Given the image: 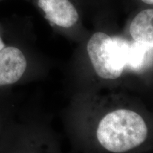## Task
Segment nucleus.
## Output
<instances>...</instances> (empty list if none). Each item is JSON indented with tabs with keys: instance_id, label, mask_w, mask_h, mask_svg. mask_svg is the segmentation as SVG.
Segmentation results:
<instances>
[{
	"instance_id": "obj_9",
	"label": "nucleus",
	"mask_w": 153,
	"mask_h": 153,
	"mask_svg": "<svg viewBox=\"0 0 153 153\" xmlns=\"http://www.w3.org/2000/svg\"><path fill=\"white\" fill-rule=\"evenodd\" d=\"M143 2L148 4H153V0H142Z\"/></svg>"
},
{
	"instance_id": "obj_7",
	"label": "nucleus",
	"mask_w": 153,
	"mask_h": 153,
	"mask_svg": "<svg viewBox=\"0 0 153 153\" xmlns=\"http://www.w3.org/2000/svg\"><path fill=\"white\" fill-rule=\"evenodd\" d=\"M16 113V98L13 89L0 88V138Z\"/></svg>"
},
{
	"instance_id": "obj_1",
	"label": "nucleus",
	"mask_w": 153,
	"mask_h": 153,
	"mask_svg": "<svg viewBox=\"0 0 153 153\" xmlns=\"http://www.w3.org/2000/svg\"><path fill=\"white\" fill-rule=\"evenodd\" d=\"M148 129L140 115L128 109L108 113L99 122L97 137L101 146L115 153L131 150L143 143Z\"/></svg>"
},
{
	"instance_id": "obj_8",
	"label": "nucleus",
	"mask_w": 153,
	"mask_h": 153,
	"mask_svg": "<svg viewBox=\"0 0 153 153\" xmlns=\"http://www.w3.org/2000/svg\"><path fill=\"white\" fill-rule=\"evenodd\" d=\"M7 42L8 41H7V38H6L4 31L2 26L0 24V51L7 45Z\"/></svg>"
},
{
	"instance_id": "obj_5",
	"label": "nucleus",
	"mask_w": 153,
	"mask_h": 153,
	"mask_svg": "<svg viewBox=\"0 0 153 153\" xmlns=\"http://www.w3.org/2000/svg\"><path fill=\"white\" fill-rule=\"evenodd\" d=\"M36 4L53 26L70 28L77 22L79 14L70 0H36Z\"/></svg>"
},
{
	"instance_id": "obj_2",
	"label": "nucleus",
	"mask_w": 153,
	"mask_h": 153,
	"mask_svg": "<svg viewBox=\"0 0 153 153\" xmlns=\"http://www.w3.org/2000/svg\"><path fill=\"white\" fill-rule=\"evenodd\" d=\"M131 44L120 37L94 33L87 43V53L94 71L104 79H116L128 70Z\"/></svg>"
},
{
	"instance_id": "obj_4",
	"label": "nucleus",
	"mask_w": 153,
	"mask_h": 153,
	"mask_svg": "<svg viewBox=\"0 0 153 153\" xmlns=\"http://www.w3.org/2000/svg\"><path fill=\"white\" fill-rule=\"evenodd\" d=\"M31 125L17 118V113L0 138V153H33L35 135Z\"/></svg>"
},
{
	"instance_id": "obj_6",
	"label": "nucleus",
	"mask_w": 153,
	"mask_h": 153,
	"mask_svg": "<svg viewBox=\"0 0 153 153\" xmlns=\"http://www.w3.org/2000/svg\"><path fill=\"white\" fill-rule=\"evenodd\" d=\"M130 33L134 41L153 48V9L140 11L133 19Z\"/></svg>"
},
{
	"instance_id": "obj_3",
	"label": "nucleus",
	"mask_w": 153,
	"mask_h": 153,
	"mask_svg": "<svg viewBox=\"0 0 153 153\" xmlns=\"http://www.w3.org/2000/svg\"><path fill=\"white\" fill-rule=\"evenodd\" d=\"M31 64L20 45L7 42L0 51V88H11L26 81L30 75Z\"/></svg>"
},
{
	"instance_id": "obj_10",
	"label": "nucleus",
	"mask_w": 153,
	"mask_h": 153,
	"mask_svg": "<svg viewBox=\"0 0 153 153\" xmlns=\"http://www.w3.org/2000/svg\"><path fill=\"white\" fill-rule=\"evenodd\" d=\"M4 1V0H0V2H1V1Z\"/></svg>"
}]
</instances>
